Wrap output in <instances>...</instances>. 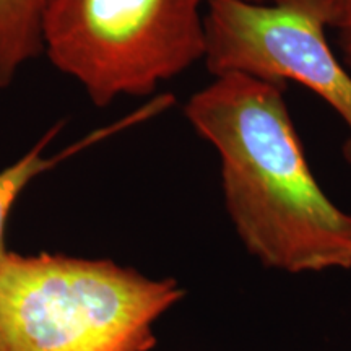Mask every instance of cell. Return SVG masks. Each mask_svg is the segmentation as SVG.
<instances>
[{"label": "cell", "instance_id": "cell-1", "mask_svg": "<svg viewBox=\"0 0 351 351\" xmlns=\"http://www.w3.org/2000/svg\"><path fill=\"white\" fill-rule=\"evenodd\" d=\"M184 114L217 152L228 217L258 263L293 275L351 269V213L315 179L285 85L223 73Z\"/></svg>", "mask_w": 351, "mask_h": 351}, {"label": "cell", "instance_id": "cell-2", "mask_svg": "<svg viewBox=\"0 0 351 351\" xmlns=\"http://www.w3.org/2000/svg\"><path fill=\"white\" fill-rule=\"evenodd\" d=\"M184 298L108 258L8 251L0 262V351H150L156 320Z\"/></svg>", "mask_w": 351, "mask_h": 351}, {"label": "cell", "instance_id": "cell-3", "mask_svg": "<svg viewBox=\"0 0 351 351\" xmlns=\"http://www.w3.org/2000/svg\"><path fill=\"white\" fill-rule=\"evenodd\" d=\"M207 2L49 0L44 52L96 106L148 96L204 60Z\"/></svg>", "mask_w": 351, "mask_h": 351}, {"label": "cell", "instance_id": "cell-4", "mask_svg": "<svg viewBox=\"0 0 351 351\" xmlns=\"http://www.w3.org/2000/svg\"><path fill=\"white\" fill-rule=\"evenodd\" d=\"M204 64L213 77L238 72L306 86L343 122L341 155L351 166V72L332 44L326 0H208Z\"/></svg>", "mask_w": 351, "mask_h": 351}, {"label": "cell", "instance_id": "cell-5", "mask_svg": "<svg viewBox=\"0 0 351 351\" xmlns=\"http://www.w3.org/2000/svg\"><path fill=\"white\" fill-rule=\"evenodd\" d=\"M142 121H147V112H145L143 109H138V111L132 112L129 117L116 122V124L95 130L93 134L83 137L78 143L70 145V147L65 148L64 152L52 156H46L44 155V150H46L47 145L54 140L57 132L62 129V124H57L52 127V129L47 130V134L41 137V140H39L26 155H23L19 161H15V163H12L10 166H7V168L0 171V262L3 261V257H5L8 252V249L5 247V228L8 217H10L13 205L16 204L19 197L23 194V191L32 184L33 179H36L39 174L46 173V171H49L51 168H54L56 165L60 163V161H65L67 158L73 156L75 153L85 150V148L91 147V145L98 143L103 138L109 137V135L117 134V132H121L122 129L138 124V122Z\"/></svg>", "mask_w": 351, "mask_h": 351}, {"label": "cell", "instance_id": "cell-6", "mask_svg": "<svg viewBox=\"0 0 351 351\" xmlns=\"http://www.w3.org/2000/svg\"><path fill=\"white\" fill-rule=\"evenodd\" d=\"M49 0H0V88L44 52L43 23Z\"/></svg>", "mask_w": 351, "mask_h": 351}, {"label": "cell", "instance_id": "cell-7", "mask_svg": "<svg viewBox=\"0 0 351 351\" xmlns=\"http://www.w3.org/2000/svg\"><path fill=\"white\" fill-rule=\"evenodd\" d=\"M326 7L332 44L351 72V0H326Z\"/></svg>", "mask_w": 351, "mask_h": 351}, {"label": "cell", "instance_id": "cell-8", "mask_svg": "<svg viewBox=\"0 0 351 351\" xmlns=\"http://www.w3.org/2000/svg\"><path fill=\"white\" fill-rule=\"evenodd\" d=\"M245 2H254V3H270V2H275V0H245Z\"/></svg>", "mask_w": 351, "mask_h": 351}]
</instances>
